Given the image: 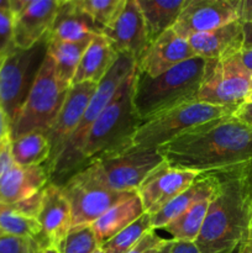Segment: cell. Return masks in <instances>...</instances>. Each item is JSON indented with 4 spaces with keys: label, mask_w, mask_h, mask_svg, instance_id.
I'll return each instance as SVG.
<instances>
[{
    "label": "cell",
    "mask_w": 252,
    "mask_h": 253,
    "mask_svg": "<svg viewBox=\"0 0 252 253\" xmlns=\"http://www.w3.org/2000/svg\"><path fill=\"white\" fill-rule=\"evenodd\" d=\"M252 90V79H251V89H250V91Z\"/></svg>",
    "instance_id": "54"
},
{
    "label": "cell",
    "mask_w": 252,
    "mask_h": 253,
    "mask_svg": "<svg viewBox=\"0 0 252 253\" xmlns=\"http://www.w3.org/2000/svg\"><path fill=\"white\" fill-rule=\"evenodd\" d=\"M234 253H250V251H249V249H247L246 244H245V242H244V244L240 245L239 249H237Z\"/></svg>",
    "instance_id": "48"
},
{
    "label": "cell",
    "mask_w": 252,
    "mask_h": 253,
    "mask_svg": "<svg viewBox=\"0 0 252 253\" xmlns=\"http://www.w3.org/2000/svg\"><path fill=\"white\" fill-rule=\"evenodd\" d=\"M214 174L216 187L195 246L199 253H234L247 240L251 216L236 168Z\"/></svg>",
    "instance_id": "2"
},
{
    "label": "cell",
    "mask_w": 252,
    "mask_h": 253,
    "mask_svg": "<svg viewBox=\"0 0 252 253\" xmlns=\"http://www.w3.org/2000/svg\"><path fill=\"white\" fill-rule=\"evenodd\" d=\"M15 166L11 151V136L10 132L2 137L0 142V182Z\"/></svg>",
    "instance_id": "37"
},
{
    "label": "cell",
    "mask_w": 252,
    "mask_h": 253,
    "mask_svg": "<svg viewBox=\"0 0 252 253\" xmlns=\"http://www.w3.org/2000/svg\"><path fill=\"white\" fill-rule=\"evenodd\" d=\"M145 208L137 193L111 207L105 214L90 225L99 245H104L115 235L145 214Z\"/></svg>",
    "instance_id": "24"
},
{
    "label": "cell",
    "mask_w": 252,
    "mask_h": 253,
    "mask_svg": "<svg viewBox=\"0 0 252 253\" xmlns=\"http://www.w3.org/2000/svg\"><path fill=\"white\" fill-rule=\"evenodd\" d=\"M96 35H103L100 27L79 9L74 0H61L56 19L49 31V39L64 42H90Z\"/></svg>",
    "instance_id": "20"
},
{
    "label": "cell",
    "mask_w": 252,
    "mask_h": 253,
    "mask_svg": "<svg viewBox=\"0 0 252 253\" xmlns=\"http://www.w3.org/2000/svg\"><path fill=\"white\" fill-rule=\"evenodd\" d=\"M61 0H29L26 6L14 16L12 35L16 48L34 46L49 34Z\"/></svg>",
    "instance_id": "18"
},
{
    "label": "cell",
    "mask_w": 252,
    "mask_h": 253,
    "mask_svg": "<svg viewBox=\"0 0 252 253\" xmlns=\"http://www.w3.org/2000/svg\"><path fill=\"white\" fill-rule=\"evenodd\" d=\"M242 22L252 21V0H241V16Z\"/></svg>",
    "instance_id": "41"
},
{
    "label": "cell",
    "mask_w": 252,
    "mask_h": 253,
    "mask_svg": "<svg viewBox=\"0 0 252 253\" xmlns=\"http://www.w3.org/2000/svg\"><path fill=\"white\" fill-rule=\"evenodd\" d=\"M0 234L36 241L41 234L37 219L25 216L11 204H0Z\"/></svg>",
    "instance_id": "29"
},
{
    "label": "cell",
    "mask_w": 252,
    "mask_h": 253,
    "mask_svg": "<svg viewBox=\"0 0 252 253\" xmlns=\"http://www.w3.org/2000/svg\"><path fill=\"white\" fill-rule=\"evenodd\" d=\"M48 43L49 34H47L30 48H15L0 66V108L10 127L41 71Z\"/></svg>",
    "instance_id": "8"
},
{
    "label": "cell",
    "mask_w": 252,
    "mask_h": 253,
    "mask_svg": "<svg viewBox=\"0 0 252 253\" xmlns=\"http://www.w3.org/2000/svg\"><path fill=\"white\" fill-rule=\"evenodd\" d=\"M41 234L36 239L39 247H58L72 229V211L62 188L49 182L43 188L42 204L37 215Z\"/></svg>",
    "instance_id": "16"
},
{
    "label": "cell",
    "mask_w": 252,
    "mask_h": 253,
    "mask_svg": "<svg viewBox=\"0 0 252 253\" xmlns=\"http://www.w3.org/2000/svg\"><path fill=\"white\" fill-rule=\"evenodd\" d=\"M49 183V172L42 166L15 165L0 182V204H15L41 192Z\"/></svg>",
    "instance_id": "21"
},
{
    "label": "cell",
    "mask_w": 252,
    "mask_h": 253,
    "mask_svg": "<svg viewBox=\"0 0 252 253\" xmlns=\"http://www.w3.org/2000/svg\"><path fill=\"white\" fill-rule=\"evenodd\" d=\"M72 211V227L90 226L111 207L137 192H115L74 174L62 185Z\"/></svg>",
    "instance_id": "11"
},
{
    "label": "cell",
    "mask_w": 252,
    "mask_h": 253,
    "mask_svg": "<svg viewBox=\"0 0 252 253\" xmlns=\"http://www.w3.org/2000/svg\"><path fill=\"white\" fill-rule=\"evenodd\" d=\"M195 56L205 59H219L235 56L244 49L242 21L230 22L209 32L194 35L188 39Z\"/></svg>",
    "instance_id": "19"
},
{
    "label": "cell",
    "mask_w": 252,
    "mask_h": 253,
    "mask_svg": "<svg viewBox=\"0 0 252 253\" xmlns=\"http://www.w3.org/2000/svg\"><path fill=\"white\" fill-rule=\"evenodd\" d=\"M96 86L98 84L93 82H83V83L73 84L69 88L66 100L62 105L56 121L46 132V137L51 145V157H49L48 163L44 165L47 169L58 157L66 146L67 141L71 138L76 128L78 127L95 93Z\"/></svg>",
    "instance_id": "15"
},
{
    "label": "cell",
    "mask_w": 252,
    "mask_h": 253,
    "mask_svg": "<svg viewBox=\"0 0 252 253\" xmlns=\"http://www.w3.org/2000/svg\"><path fill=\"white\" fill-rule=\"evenodd\" d=\"M79 9L83 10L94 24L100 27L101 31L108 26L118 10L123 5L124 0H74Z\"/></svg>",
    "instance_id": "32"
},
{
    "label": "cell",
    "mask_w": 252,
    "mask_h": 253,
    "mask_svg": "<svg viewBox=\"0 0 252 253\" xmlns=\"http://www.w3.org/2000/svg\"><path fill=\"white\" fill-rule=\"evenodd\" d=\"M42 193H43V189L37 193V194L27 198V199L21 200V202L15 203V204L11 205H14L15 209L21 212V214H24L25 216L37 219V215H39L42 204Z\"/></svg>",
    "instance_id": "38"
},
{
    "label": "cell",
    "mask_w": 252,
    "mask_h": 253,
    "mask_svg": "<svg viewBox=\"0 0 252 253\" xmlns=\"http://www.w3.org/2000/svg\"><path fill=\"white\" fill-rule=\"evenodd\" d=\"M12 158L17 166L47 165L51 157V145L43 132H30L11 140Z\"/></svg>",
    "instance_id": "27"
},
{
    "label": "cell",
    "mask_w": 252,
    "mask_h": 253,
    "mask_svg": "<svg viewBox=\"0 0 252 253\" xmlns=\"http://www.w3.org/2000/svg\"><path fill=\"white\" fill-rule=\"evenodd\" d=\"M133 77L135 73L120 86L110 104L89 128L72 163L69 178L95 158L132 145L133 135L142 124L132 104Z\"/></svg>",
    "instance_id": "4"
},
{
    "label": "cell",
    "mask_w": 252,
    "mask_h": 253,
    "mask_svg": "<svg viewBox=\"0 0 252 253\" xmlns=\"http://www.w3.org/2000/svg\"><path fill=\"white\" fill-rule=\"evenodd\" d=\"M158 152L170 167L199 174L231 169L252 160V128L232 114L182 133Z\"/></svg>",
    "instance_id": "1"
},
{
    "label": "cell",
    "mask_w": 252,
    "mask_h": 253,
    "mask_svg": "<svg viewBox=\"0 0 252 253\" xmlns=\"http://www.w3.org/2000/svg\"><path fill=\"white\" fill-rule=\"evenodd\" d=\"M244 30V49L252 48V21L242 22Z\"/></svg>",
    "instance_id": "42"
},
{
    "label": "cell",
    "mask_w": 252,
    "mask_h": 253,
    "mask_svg": "<svg viewBox=\"0 0 252 253\" xmlns=\"http://www.w3.org/2000/svg\"><path fill=\"white\" fill-rule=\"evenodd\" d=\"M146 25L148 42L173 29L187 0H137Z\"/></svg>",
    "instance_id": "25"
},
{
    "label": "cell",
    "mask_w": 252,
    "mask_h": 253,
    "mask_svg": "<svg viewBox=\"0 0 252 253\" xmlns=\"http://www.w3.org/2000/svg\"><path fill=\"white\" fill-rule=\"evenodd\" d=\"M14 17L9 11H0V66L16 47L12 35Z\"/></svg>",
    "instance_id": "33"
},
{
    "label": "cell",
    "mask_w": 252,
    "mask_h": 253,
    "mask_svg": "<svg viewBox=\"0 0 252 253\" xmlns=\"http://www.w3.org/2000/svg\"><path fill=\"white\" fill-rule=\"evenodd\" d=\"M239 58L241 63L244 64L245 68L252 74V48L251 49H242L239 53Z\"/></svg>",
    "instance_id": "43"
},
{
    "label": "cell",
    "mask_w": 252,
    "mask_h": 253,
    "mask_svg": "<svg viewBox=\"0 0 252 253\" xmlns=\"http://www.w3.org/2000/svg\"><path fill=\"white\" fill-rule=\"evenodd\" d=\"M31 253H39V246H37L36 242L32 240V249H31Z\"/></svg>",
    "instance_id": "49"
},
{
    "label": "cell",
    "mask_w": 252,
    "mask_h": 253,
    "mask_svg": "<svg viewBox=\"0 0 252 253\" xmlns=\"http://www.w3.org/2000/svg\"><path fill=\"white\" fill-rule=\"evenodd\" d=\"M9 132H10L9 123H7V119L6 116H5L4 111H2V109L0 108V142H1L2 137Z\"/></svg>",
    "instance_id": "44"
},
{
    "label": "cell",
    "mask_w": 252,
    "mask_h": 253,
    "mask_svg": "<svg viewBox=\"0 0 252 253\" xmlns=\"http://www.w3.org/2000/svg\"><path fill=\"white\" fill-rule=\"evenodd\" d=\"M163 161L158 150L131 145L95 158L76 174L106 189L137 192L148 173Z\"/></svg>",
    "instance_id": "5"
},
{
    "label": "cell",
    "mask_w": 252,
    "mask_h": 253,
    "mask_svg": "<svg viewBox=\"0 0 252 253\" xmlns=\"http://www.w3.org/2000/svg\"><path fill=\"white\" fill-rule=\"evenodd\" d=\"M151 230H152L151 215L145 212L142 216L115 235L113 239L101 245L100 249L105 253H127Z\"/></svg>",
    "instance_id": "30"
},
{
    "label": "cell",
    "mask_w": 252,
    "mask_h": 253,
    "mask_svg": "<svg viewBox=\"0 0 252 253\" xmlns=\"http://www.w3.org/2000/svg\"><path fill=\"white\" fill-rule=\"evenodd\" d=\"M245 244H246L250 253H252V240H246V241H245Z\"/></svg>",
    "instance_id": "51"
},
{
    "label": "cell",
    "mask_w": 252,
    "mask_h": 253,
    "mask_svg": "<svg viewBox=\"0 0 252 253\" xmlns=\"http://www.w3.org/2000/svg\"><path fill=\"white\" fill-rule=\"evenodd\" d=\"M168 241L169 240L165 239L161 235H158L157 231L152 229L127 253H156L160 251Z\"/></svg>",
    "instance_id": "34"
},
{
    "label": "cell",
    "mask_w": 252,
    "mask_h": 253,
    "mask_svg": "<svg viewBox=\"0 0 252 253\" xmlns=\"http://www.w3.org/2000/svg\"><path fill=\"white\" fill-rule=\"evenodd\" d=\"M193 57L197 56L188 40L182 39L169 29L148 44L136 68L155 78Z\"/></svg>",
    "instance_id": "17"
},
{
    "label": "cell",
    "mask_w": 252,
    "mask_h": 253,
    "mask_svg": "<svg viewBox=\"0 0 252 253\" xmlns=\"http://www.w3.org/2000/svg\"><path fill=\"white\" fill-rule=\"evenodd\" d=\"M136 72V61L133 57L125 53H119L118 59L111 67L105 77L96 86V90L79 123L78 127L73 132L66 146L63 147L58 157L54 160L51 167L48 168L49 182L62 187L69 178V169L78 153L79 148L83 145L89 128L91 127L96 119L99 118L104 109L110 104L114 96L116 95L120 86L133 76Z\"/></svg>",
    "instance_id": "6"
},
{
    "label": "cell",
    "mask_w": 252,
    "mask_h": 253,
    "mask_svg": "<svg viewBox=\"0 0 252 253\" xmlns=\"http://www.w3.org/2000/svg\"><path fill=\"white\" fill-rule=\"evenodd\" d=\"M252 74L239 58V53L227 58L209 59L197 100L214 106L239 108L251 89Z\"/></svg>",
    "instance_id": "10"
},
{
    "label": "cell",
    "mask_w": 252,
    "mask_h": 253,
    "mask_svg": "<svg viewBox=\"0 0 252 253\" xmlns=\"http://www.w3.org/2000/svg\"><path fill=\"white\" fill-rule=\"evenodd\" d=\"M32 240L0 234V253H31Z\"/></svg>",
    "instance_id": "35"
},
{
    "label": "cell",
    "mask_w": 252,
    "mask_h": 253,
    "mask_svg": "<svg viewBox=\"0 0 252 253\" xmlns=\"http://www.w3.org/2000/svg\"><path fill=\"white\" fill-rule=\"evenodd\" d=\"M172 244H173V241H172V240H169V241H168L167 244H166L165 246H163L162 249L160 250V251L156 252V253H170V249H172Z\"/></svg>",
    "instance_id": "47"
},
{
    "label": "cell",
    "mask_w": 252,
    "mask_h": 253,
    "mask_svg": "<svg viewBox=\"0 0 252 253\" xmlns=\"http://www.w3.org/2000/svg\"><path fill=\"white\" fill-rule=\"evenodd\" d=\"M247 240H252V219L250 220V226H249V236Z\"/></svg>",
    "instance_id": "50"
},
{
    "label": "cell",
    "mask_w": 252,
    "mask_h": 253,
    "mask_svg": "<svg viewBox=\"0 0 252 253\" xmlns=\"http://www.w3.org/2000/svg\"><path fill=\"white\" fill-rule=\"evenodd\" d=\"M0 11L10 12V0H0ZM11 14V12H10Z\"/></svg>",
    "instance_id": "46"
},
{
    "label": "cell",
    "mask_w": 252,
    "mask_h": 253,
    "mask_svg": "<svg viewBox=\"0 0 252 253\" xmlns=\"http://www.w3.org/2000/svg\"><path fill=\"white\" fill-rule=\"evenodd\" d=\"M39 253H59V251H58V247L46 246V247H39Z\"/></svg>",
    "instance_id": "45"
},
{
    "label": "cell",
    "mask_w": 252,
    "mask_h": 253,
    "mask_svg": "<svg viewBox=\"0 0 252 253\" xmlns=\"http://www.w3.org/2000/svg\"><path fill=\"white\" fill-rule=\"evenodd\" d=\"M68 90L57 78L54 63L47 52L29 96L10 127L11 140L36 131L46 133L56 121Z\"/></svg>",
    "instance_id": "7"
},
{
    "label": "cell",
    "mask_w": 252,
    "mask_h": 253,
    "mask_svg": "<svg viewBox=\"0 0 252 253\" xmlns=\"http://www.w3.org/2000/svg\"><path fill=\"white\" fill-rule=\"evenodd\" d=\"M119 53L104 35H96L82 56L73 84L93 82L99 84L118 59Z\"/></svg>",
    "instance_id": "23"
},
{
    "label": "cell",
    "mask_w": 252,
    "mask_h": 253,
    "mask_svg": "<svg viewBox=\"0 0 252 253\" xmlns=\"http://www.w3.org/2000/svg\"><path fill=\"white\" fill-rule=\"evenodd\" d=\"M90 42H64L49 39L48 56L54 63L58 81L66 88H71L82 56Z\"/></svg>",
    "instance_id": "26"
},
{
    "label": "cell",
    "mask_w": 252,
    "mask_h": 253,
    "mask_svg": "<svg viewBox=\"0 0 252 253\" xmlns=\"http://www.w3.org/2000/svg\"><path fill=\"white\" fill-rule=\"evenodd\" d=\"M234 116L252 128V101H246L242 103L239 108L235 110Z\"/></svg>",
    "instance_id": "39"
},
{
    "label": "cell",
    "mask_w": 252,
    "mask_h": 253,
    "mask_svg": "<svg viewBox=\"0 0 252 253\" xmlns=\"http://www.w3.org/2000/svg\"><path fill=\"white\" fill-rule=\"evenodd\" d=\"M199 175L193 170L179 169L168 166L163 161L151 170L137 189L145 211L155 215L170 200L184 192Z\"/></svg>",
    "instance_id": "13"
},
{
    "label": "cell",
    "mask_w": 252,
    "mask_h": 253,
    "mask_svg": "<svg viewBox=\"0 0 252 253\" xmlns=\"http://www.w3.org/2000/svg\"><path fill=\"white\" fill-rule=\"evenodd\" d=\"M100 247L91 226L72 227L59 244V253H94Z\"/></svg>",
    "instance_id": "31"
},
{
    "label": "cell",
    "mask_w": 252,
    "mask_h": 253,
    "mask_svg": "<svg viewBox=\"0 0 252 253\" xmlns=\"http://www.w3.org/2000/svg\"><path fill=\"white\" fill-rule=\"evenodd\" d=\"M237 175H239L240 184H241L242 193L249 208L250 216L252 219V160L245 165L236 167Z\"/></svg>",
    "instance_id": "36"
},
{
    "label": "cell",
    "mask_w": 252,
    "mask_h": 253,
    "mask_svg": "<svg viewBox=\"0 0 252 253\" xmlns=\"http://www.w3.org/2000/svg\"><path fill=\"white\" fill-rule=\"evenodd\" d=\"M208 61L202 57H193L155 78L136 68L132 104L141 123L175 106L197 100Z\"/></svg>",
    "instance_id": "3"
},
{
    "label": "cell",
    "mask_w": 252,
    "mask_h": 253,
    "mask_svg": "<svg viewBox=\"0 0 252 253\" xmlns=\"http://www.w3.org/2000/svg\"><path fill=\"white\" fill-rule=\"evenodd\" d=\"M236 109L209 105L198 100L184 103L141 124L132 137V146L158 150L197 126L232 115Z\"/></svg>",
    "instance_id": "9"
},
{
    "label": "cell",
    "mask_w": 252,
    "mask_h": 253,
    "mask_svg": "<svg viewBox=\"0 0 252 253\" xmlns=\"http://www.w3.org/2000/svg\"><path fill=\"white\" fill-rule=\"evenodd\" d=\"M215 187H216V178H215L214 172L200 173L197 179L184 192L170 200L163 209L156 212L155 215H151L152 229L161 230L168 222L174 220L197 203L210 199L214 194Z\"/></svg>",
    "instance_id": "22"
},
{
    "label": "cell",
    "mask_w": 252,
    "mask_h": 253,
    "mask_svg": "<svg viewBox=\"0 0 252 253\" xmlns=\"http://www.w3.org/2000/svg\"><path fill=\"white\" fill-rule=\"evenodd\" d=\"M210 199L203 200V202L193 205L192 208L185 210L174 220L168 222L165 227L161 229V231L167 232L172 241L195 242L200 231H202ZM157 231H160V230H157Z\"/></svg>",
    "instance_id": "28"
},
{
    "label": "cell",
    "mask_w": 252,
    "mask_h": 253,
    "mask_svg": "<svg viewBox=\"0 0 252 253\" xmlns=\"http://www.w3.org/2000/svg\"><path fill=\"white\" fill-rule=\"evenodd\" d=\"M241 0H187L173 31L188 40L240 20Z\"/></svg>",
    "instance_id": "12"
},
{
    "label": "cell",
    "mask_w": 252,
    "mask_h": 253,
    "mask_svg": "<svg viewBox=\"0 0 252 253\" xmlns=\"http://www.w3.org/2000/svg\"><path fill=\"white\" fill-rule=\"evenodd\" d=\"M103 35L111 42L118 53L133 57L137 64L150 44L137 0H124L110 24L104 27Z\"/></svg>",
    "instance_id": "14"
},
{
    "label": "cell",
    "mask_w": 252,
    "mask_h": 253,
    "mask_svg": "<svg viewBox=\"0 0 252 253\" xmlns=\"http://www.w3.org/2000/svg\"><path fill=\"white\" fill-rule=\"evenodd\" d=\"M246 101H252V90L249 93V95H247V98H246V100H245V103H246Z\"/></svg>",
    "instance_id": "52"
},
{
    "label": "cell",
    "mask_w": 252,
    "mask_h": 253,
    "mask_svg": "<svg viewBox=\"0 0 252 253\" xmlns=\"http://www.w3.org/2000/svg\"><path fill=\"white\" fill-rule=\"evenodd\" d=\"M94 253H105V252H104V251H103V250H101V249H100V247H99V249H98V250H96V251H95V252H94Z\"/></svg>",
    "instance_id": "53"
},
{
    "label": "cell",
    "mask_w": 252,
    "mask_h": 253,
    "mask_svg": "<svg viewBox=\"0 0 252 253\" xmlns=\"http://www.w3.org/2000/svg\"><path fill=\"white\" fill-rule=\"evenodd\" d=\"M170 253H199V250L195 246V242L173 241Z\"/></svg>",
    "instance_id": "40"
}]
</instances>
